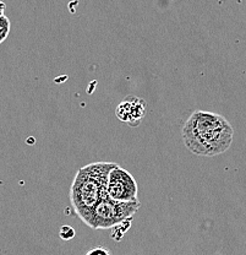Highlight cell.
I'll use <instances>...</instances> for the list:
<instances>
[{"label": "cell", "mask_w": 246, "mask_h": 255, "mask_svg": "<svg viewBox=\"0 0 246 255\" xmlns=\"http://www.w3.org/2000/svg\"><path fill=\"white\" fill-rule=\"evenodd\" d=\"M234 130L221 114L195 111L185 122L181 137L187 150L201 157L222 155L232 146Z\"/></svg>", "instance_id": "1"}, {"label": "cell", "mask_w": 246, "mask_h": 255, "mask_svg": "<svg viewBox=\"0 0 246 255\" xmlns=\"http://www.w3.org/2000/svg\"><path fill=\"white\" fill-rule=\"evenodd\" d=\"M115 164L94 162L78 171L70 188V203L81 221H84L92 209L108 195V178Z\"/></svg>", "instance_id": "2"}, {"label": "cell", "mask_w": 246, "mask_h": 255, "mask_svg": "<svg viewBox=\"0 0 246 255\" xmlns=\"http://www.w3.org/2000/svg\"><path fill=\"white\" fill-rule=\"evenodd\" d=\"M140 206L139 200L119 201L107 195L92 209L83 222L92 230H108L130 221Z\"/></svg>", "instance_id": "3"}, {"label": "cell", "mask_w": 246, "mask_h": 255, "mask_svg": "<svg viewBox=\"0 0 246 255\" xmlns=\"http://www.w3.org/2000/svg\"><path fill=\"white\" fill-rule=\"evenodd\" d=\"M108 195L114 200L119 201H135L139 200V187L132 177L126 169L121 168L120 166L115 164L110 171L108 178Z\"/></svg>", "instance_id": "4"}, {"label": "cell", "mask_w": 246, "mask_h": 255, "mask_svg": "<svg viewBox=\"0 0 246 255\" xmlns=\"http://www.w3.org/2000/svg\"><path fill=\"white\" fill-rule=\"evenodd\" d=\"M147 112V103L142 98L136 96H128L116 107L115 114L119 121L125 122L129 126L137 127L144 119Z\"/></svg>", "instance_id": "5"}, {"label": "cell", "mask_w": 246, "mask_h": 255, "mask_svg": "<svg viewBox=\"0 0 246 255\" xmlns=\"http://www.w3.org/2000/svg\"><path fill=\"white\" fill-rule=\"evenodd\" d=\"M10 27H11V23H10L9 18L5 15L0 16V43H2L7 38L10 33Z\"/></svg>", "instance_id": "6"}, {"label": "cell", "mask_w": 246, "mask_h": 255, "mask_svg": "<svg viewBox=\"0 0 246 255\" xmlns=\"http://www.w3.org/2000/svg\"><path fill=\"white\" fill-rule=\"evenodd\" d=\"M75 237V230L71 228L70 226H63L60 228V238L64 241H69V239Z\"/></svg>", "instance_id": "7"}, {"label": "cell", "mask_w": 246, "mask_h": 255, "mask_svg": "<svg viewBox=\"0 0 246 255\" xmlns=\"http://www.w3.org/2000/svg\"><path fill=\"white\" fill-rule=\"evenodd\" d=\"M86 255H112L107 248H103V247H96V248H92L87 252Z\"/></svg>", "instance_id": "8"}, {"label": "cell", "mask_w": 246, "mask_h": 255, "mask_svg": "<svg viewBox=\"0 0 246 255\" xmlns=\"http://www.w3.org/2000/svg\"><path fill=\"white\" fill-rule=\"evenodd\" d=\"M5 9H6V5H5V2L0 1V16L4 15V11Z\"/></svg>", "instance_id": "9"}]
</instances>
